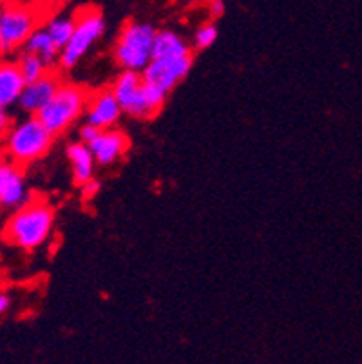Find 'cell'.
I'll return each mask as SVG.
<instances>
[{"instance_id":"obj_1","label":"cell","mask_w":362,"mask_h":364,"mask_svg":"<svg viewBox=\"0 0 362 364\" xmlns=\"http://www.w3.org/2000/svg\"><path fill=\"white\" fill-rule=\"evenodd\" d=\"M55 227V210L44 200L26 201L9 218L4 227V240L22 250H35L49 240Z\"/></svg>"},{"instance_id":"obj_2","label":"cell","mask_w":362,"mask_h":364,"mask_svg":"<svg viewBox=\"0 0 362 364\" xmlns=\"http://www.w3.org/2000/svg\"><path fill=\"white\" fill-rule=\"evenodd\" d=\"M55 134L38 120L36 114H29L24 120L9 125L2 136V147L9 161L18 167H26L44 158L51 149Z\"/></svg>"},{"instance_id":"obj_3","label":"cell","mask_w":362,"mask_h":364,"mask_svg":"<svg viewBox=\"0 0 362 364\" xmlns=\"http://www.w3.org/2000/svg\"><path fill=\"white\" fill-rule=\"evenodd\" d=\"M112 92L125 114L138 120H151L164 109L167 95L145 84L142 73L125 71L112 84Z\"/></svg>"},{"instance_id":"obj_4","label":"cell","mask_w":362,"mask_h":364,"mask_svg":"<svg viewBox=\"0 0 362 364\" xmlns=\"http://www.w3.org/2000/svg\"><path fill=\"white\" fill-rule=\"evenodd\" d=\"M42 22V8L28 0H6L0 8V56L22 49Z\"/></svg>"},{"instance_id":"obj_5","label":"cell","mask_w":362,"mask_h":364,"mask_svg":"<svg viewBox=\"0 0 362 364\" xmlns=\"http://www.w3.org/2000/svg\"><path fill=\"white\" fill-rule=\"evenodd\" d=\"M87 100L89 92L82 85L60 84L58 91L44 109H40L36 117L56 136L68 131L84 114Z\"/></svg>"},{"instance_id":"obj_6","label":"cell","mask_w":362,"mask_h":364,"mask_svg":"<svg viewBox=\"0 0 362 364\" xmlns=\"http://www.w3.org/2000/svg\"><path fill=\"white\" fill-rule=\"evenodd\" d=\"M156 29L144 22H129L124 26L115 46V60L125 71L142 73L152 60Z\"/></svg>"},{"instance_id":"obj_7","label":"cell","mask_w":362,"mask_h":364,"mask_svg":"<svg viewBox=\"0 0 362 364\" xmlns=\"http://www.w3.org/2000/svg\"><path fill=\"white\" fill-rule=\"evenodd\" d=\"M105 31V21L102 13L95 8H84L75 15V29L65 44V48L60 51L58 65L62 69H73L78 64L92 44L100 41V36Z\"/></svg>"},{"instance_id":"obj_8","label":"cell","mask_w":362,"mask_h":364,"mask_svg":"<svg viewBox=\"0 0 362 364\" xmlns=\"http://www.w3.org/2000/svg\"><path fill=\"white\" fill-rule=\"evenodd\" d=\"M192 62H194L192 53L174 56H154L147 68L142 71V78L145 84L169 95L191 73Z\"/></svg>"},{"instance_id":"obj_9","label":"cell","mask_w":362,"mask_h":364,"mask_svg":"<svg viewBox=\"0 0 362 364\" xmlns=\"http://www.w3.org/2000/svg\"><path fill=\"white\" fill-rule=\"evenodd\" d=\"M122 107L116 100L112 89H102L95 95H89L87 107H85V120L98 129H111L118 124L122 117Z\"/></svg>"},{"instance_id":"obj_10","label":"cell","mask_w":362,"mask_h":364,"mask_svg":"<svg viewBox=\"0 0 362 364\" xmlns=\"http://www.w3.org/2000/svg\"><path fill=\"white\" fill-rule=\"evenodd\" d=\"M92 156L98 165H115L127 154L129 138L118 129H104L98 136L89 144Z\"/></svg>"},{"instance_id":"obj_11","label":"cell","mask_w":362,"mask_h":364,"mask_svg":"<svg viewBox=\"0 0 362 364\" xmlns=\"http://www.w3.org/2000/svg\"><path fill=\"white\" fill-rule=\"evenodd\" d=\"M29 201L24 172L18 165L6 161L0 172V207L18 208Z\"/></svg>"},{"instance_id":"obj_12","label":"cell","mask_w":362,"mask_h":364,"mask_svg":"<svg viewBox=\"0 0 362 364\" xmlns=\"http://www.w3.org/2000/svg\"><path fill=\"white\" fill-rule=\"evenodd\" d=\"M60 84L62 82L58 80V76L53 75L51 71L42 76V78H38V80L28 82L18 98L20 109L28 112V114H38L40 109H44L53 98V95L58 91Z\"/></svg>"},{"instance_id":"obj_13","label":"cell","mask_w":362,"mask_h":364,"mask_svg":"<svg viewBox=\"0 0 362 364\" xmlns=\"http://www.w3.org/2000/svg\"><path fill=\"white\" fill-rule=\"evenodd\" d=\"M26 80L22 78L16 60H8V56H0V105L11 107L18 104Z\"/></svg>"},{"instance_id":"obj_14","label":"cell","mask_w":362,"mask_h":364,"mask_svg":"<svg viewBox=\"0 0 362 364\" xmlns=\"http://www.w3.org/2000/svg\"><path fill=\"white\" fill-rule=\"evenodd\" d=\"M68 158L71 164L73 180L76 185H84L85 181L95 178V156H92L91 147L84 141L71 144L68 147Z\"/></svg>"},{"instance_id":"obj_15","label":"cell","mask_w":362,"mask_h":364,"mask_svg":"<svg viewBox=\"0 0 362 364\" xmlns=\"http://www.w3.org/2000/svg\"><path fill=\"white\" fill-rule=\"evenodd\" d=\"M24 49L26 51L38 55L40 58H42V60L49 65V68H53L55 64H58L60 49H58V46L53 42V38L49 36V33L46 31L44 26L33 31V35L29 36L28 42H26Z\"/></svg>"},{"instance_id":"obj_16","label":"cell","mask_w":362,"mask_h":364,"mask_svg":"<svg viewBox=\"0 0 362 364\" xmlns=\"http://www.w3.org/2000/svg\"><path fill=\"white\" fill-rule=\"evenodd\" d=\"M185 53H192V51L187 46V42H185L178 33L171 31V29H164V31L156 33L152 58H154V56L185 55Z\"/></svg>"},{"instance_id":"obj_17","label":"cell","mask_w":362,"mask_h":364,"mask_svg":"<svg viewBox=\"0 0 362 364\" xmlns=\"http://www.w3.org/2000/svg\"><path fill=\"white\" fill-rule=\"evenodd\" d=\"M46 31L49 33V36L53 38L58 49L65 48V44L69 42L73 35V29H75V16H69V15H53L49 18H46V24H44Z\"/></svg>"},{"instance_id":"obj_18","label":"cell","mask_w":362,"mask_h":364,"mask_svg":"<svg viewBox=\"0 0 362 364\" xmlns=\"http://www.w3.org/2000/svg\"><path fill=\"white\" fill-rule=\"evenodd\" d=\"M16 64H18V69L22 73V78L26 80V84L33 80H38V78H42V76L51 71V68L38 55L26 51V49L18 55Z\"/></svg>"},{"instance_id":"obj_19","label":"cell","mask_w":362,"mask_h":364,"mask_svg":"<svg viewBox=\"0 0 362 364\" xmlns=\"http://www.w3.org/2000/svg\"><path fill=\"white\" fill-rule=\"evenodd\" d=\"M215 41H218V28L214 24H205L196 31L194 42L198 49L211 48Z\"/></svg>"},{"instance_id":"obj_20","label":"cell","mask_w":362,"mask_h":364,"mask_svg":"<svg viewBox=\"0 0 362 364\" xmlns=\"http://www.w3.org/2000/svg\"><path fill=\"white\" fill-rule=\"evenodd\" d=\"M100 131H102V129L95 127L92 124H87V122H85V124L80 127V141H84V144L89 145L96 136H98Z\"/></svg>"},{"instance_id":"obj_21","label":"cell","mask_w":362,"mask_h":364,"mask_svg":"<svg viewBox=\"0 0 362 364\" xmlns=\"http://www.w3.org/2000/svg\"><path fill=\"white\" fill-rule=\"evenodd\" d=\"M80 187H82V194H84V198H92V196H96V194H98L100 181H96L95 178H92V180L85 181V183L80 185Z\"/></svg>"},{"instance_id":"obj_22","label":"cell","mask_w":362,"mask_h":364,"mask_svg":"<svg viewBox=\"0 0 362 364\" xmlns=\"http://www.w3.org/2000/svg\"><path fill=\"white\" fill-rule=\"evenodd\" d=\"M9 125H11V122H9L8 107H4V105H0V140H2V136H4L6 131H8V129H9Z\"/></svg>"},{"instance_id":"obj_23","label":"cell","mask_w":362,"mask_h":364,"mask_svg":"<svg viewBox=\"0 0 362 364\" xmlns=\"http://www.w3.org/2000/svg\"><path fill=\"white\" fill-rule=\"evenodd\" d=\"M211 13L212 16L219 18L225 13V2L223 0H211Z\"/></svg>"},{"instance_id":"obj_24","label":"cell","mask_w":362,"mask_h":364,"mask_svg":"<svg viewBox=\"0 0 362 364\" xmlns=\"http://www.w3.org/2000/svg\"><path fill=\"white\" fill-rule=\"evenodd\" d=\"M9 304H11L9 297L6 296V294H0V316H4V314L8 312Z\"/></svg>"},{"instance_id":"obj_25","label":"cell","mask_w":362,"mask_h":364,"mask_svg":"<svg viewBox=\"0 0 362 364\" xmlns=\"http://www.w3.org/2000/svg\"><path fill=\"white\" fill-rule=\"evenodd\" d=\"M28 2H31V4L38 6V8H42V9H46V8H49V6H51L55 0H28Z\"/></svg>"},{"instance_id":"obj_26","label":"cell","mask_w":362,"mask_h":364,"mask_svg":"<svg viewBox=\"0 0 362 364\" xmlns=\"http://www.w3.org/2000/svg\"><path fill=\"white\" fill-rule=\"evenodd\" d=\"M6 161H8V156H6L4 147H2V145H0V172H2V165H4Z\"/></svg>"},{"instance_id":"obj_27","label":"cell","mask_w":362,"mask_h":364,"mask_svg":"<svg viewBox=\"0 0 362 364\" xmlns=\"http://www.w3.org/2000/svg\"><path fill=\"white\" fill-rule=\"evenodd\" d=\"M4 4H6V0H0V8H2Z\"/></svg>"}]
</instances>
